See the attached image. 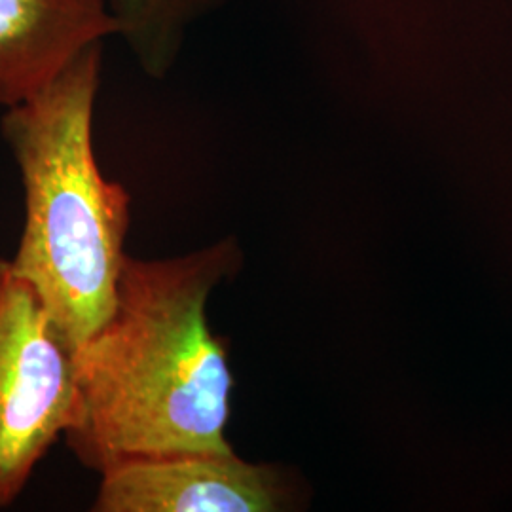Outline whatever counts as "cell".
Masks as SVG:
<instances>
[{
	"label": "cell",
	"instance_id": "cell-1",
	"mask_svg": "<svg viewBox=\"0 0 512 512\" xmlns=\"http://www.w3.org/2000/svg\"><path fill=\"white\" fill-rule=\"evenodd\" d=\"M239 264L236 238L175 258L128 255L112 310L74 353L78 403L63 439L84 467L234 450V376L207 302Z\"/></svg>",
	"mask_w": 512,
	"mask_h": 512
},
{
	"label": "cell",
	"instance_id": "cell-2",
	"mask_svg": "<svg viewBox=\"0 0 512 512\" xmlns=\"http://www.w3.org/2000/svg\"><path fill=\"white\" fill-rule=\"evenodd\" d=\"M101 50L78 55L0 122L25 196L12 264L74 353L107 319L128 258L131 196L103 175L93 148Z\"/></svg>",
	"mask_w": 512,
	"mask_h": 512
},
{
	"label": "cell",
	"instance_id": "cell-3",
	"mask_svg": "<svg viewBox=\"0 0 512 512\" xmlns=\"http://www.w3.org/2000/svg\"><path fill=\"white\" fill-rule=\"evenodd\" d=\"M74 351L33 285L0 258V509L73 425Z\"/></svg>",
	"mask_w": 512,
	"mask_h": 512
},
{
	"label": "cell",
	"instance_id": "cell-4",
	"mask_svg": "<svg viewBox=\"0 0 512 512\" xmlns=\"http://www.w3.org/2000/svg\"><path fill=\"white\" fill-rule=\"evenodd\" d=\"M298 486L275 465L232 452L131 459L101 473L95 512H277L298 503Z\"/></svg>",
	"mask_w": 512,
	"mask_h": 512
},
{
	"label": "cell",
	"instance_id": "cell-5",
	"mask_svg": "<svg viewBox=\"0 0 512 512\" xmlns=\"http://www.w3.org/2000/svg\"><path fill=\"white\" fill-rule=\"evenodd\" d=\"M116 31L109 0H0V107L27 101Z\"/></svg>",
	"mask_w": 512,
	"mask_h": 512
},
{
	"label": "cell",
	"instance_id": "cell-6",
	"mask_svg": "<svg viewBox=\"0 0 512 512\" xmlns=\"http://www.w3.org/2000/svg\"><path fill=\"white\" fill-rule=\"evenodd\" d=\"M232 0H109L116 35L124 38L141 69L164 78L177 63L194 23Z\"/></svg>",
	"mask_w": 512,
	"mask_h": 512
}]
</instances>
